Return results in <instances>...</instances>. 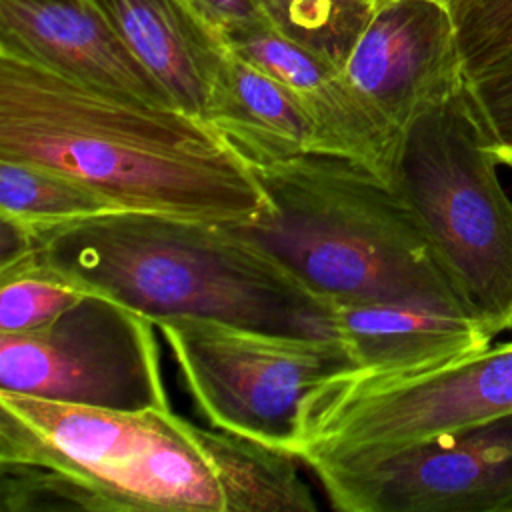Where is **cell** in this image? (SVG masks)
Masks as SVG:
<instances>
[{
	"mask_svg": "<svg viewBox=\"0 0 512 512\" xmlns=\"http://www.w3.org/2000/svg\"><path fill=\"white\" fill-rule=\"evenodd\" d=\"M156 328L212 428L288 452L306 394L358 370L338 336L276 334L212 318H164Z\"/></svg>",
	"mask_w": 512,
	"mask_h": 512,
	"instance_id": "obj_7",
	"label": "cell"
},
{
	"mask_svg": "<svg viewBox=\"0 0 512 512\" xmlns=\"http://www.w3.org/2000/svg\"><path fill=\"white\" fill-rule=\"evenodd\" d=\"M206 122L248 164L316 152V126L298 96L236 52Z\"/></svg>",
	"mask_w": 512,
	"mask_h": 512,
	"instance_id": "obj_15",
	"label": "cell"
},
{
	"mask_svg": "<svg viewBox=\"0 0 512 512\" xmlns=\"http://www.w3.org/2000/svg\"><path fill=\"white\" fill-rule=\"evenodd\" d=\"M506 414H512V342L416 374H336L302 400L292 452L314 474L360 468Z\"/></svg>",
	"mask_w": 512,
	"mask_h": 512,
	"instance_id": "obj_6",
	"label": "cell"
},
{
	"mask_svg": "<svg viewBox=\"0 0 512 512\" xmlns=\"http://www.w3.org/2000/svg\"><path fill=\"white\" fill-rule=\"evenodd\" d=\"M466 84L496 158L512 154V52Z\"/></svg>",
	"mask_w": 512,
	"mask_h": 512,
	"instance_id": "obj_21",
	"label": "cell"
},
{
	"mask_svg": "<svg viewBox=\"0 0 512 512\" xmlns=\"http://www.w3.org/2000/svg\"><path fill=\"white\" fill-rule=\"evenodd\" d=\"M86 294L38 252L0 266V332L44 326Z\"/></svg>",
	"mask_w": 512,
	"mask_h": 512,
	"instance_id": "obj_18",
	"label": "cell"
},
{
	"mask_svg": "<svg viewBox=\"0 0 512 512\" xmlns=\"http://www.w3.org/2000/svg\"><path fill=\"white\" fill-rule=\"evenodd\" d=\"M172 104L208 120L224 84L230 46L196 0H94Z\"/></svg>",
	"mask_w": 512,
	"mask_h": 512,
	"instance_id": "obj_13",
	"label": "cell"
},
{
	"mask_svg": "<svg viewBox=\"0 0 512 512\" xmlns=\"http://www.w3.org/2000/svg\"><path fill=\"white\" fill-rule=\"evenodd\" d=\"M498 162L504 164V166H508V168H512V154H502V156H498Z\"/></svg>",
	"mask_w": 512,
	"mask_h": 512,
	"instance_id": "obj_23",
	"label": "cell"
},
{
	"mask_svg": "<svg viewBox=\"0 0 512 512\" xmlns=\"http://www.w3.org/2000/svg\"><path fill=\"white\" fill-rule=\"evenodd\" d=\"M446 6L466 78L512 52V0H446Z\"/></svg>",
	"mask_w": 512,
	"mask_h": 512,
	"instance_id": "obj_19",
	"label": "cell"
},
{
	"mask_svg": "<svg viewBox=\"0 0 512 512\" xmlns=\"http://www.w3.org/2000/svg\"><path fill=\"white\" fill-rule=\"evenodd\" d=\"M334 334L356 368L376 376L432 370L480 352L492 340L474 316L402 304L338 306Z\"/></svg>",
	"mask_w": 512,
	"mask_h": 512,
	"instance_id": "obj_14",
	"label": "cell"
},
{
	"mask_svg": "<svg viewBox=\"0 0 512 512\" xmlns=\"http://www.w3.org/2000/svg\"><path fill=\"white\" fill-rule=\"evenodd\" d=\"M352 2H356L358 6H366V4H368V2H372V0H352ZM440 2H444V4H446V0H440Z\"/></svg>",
	"mask_w": 512,
	"mask_h": 512,
	"instance_id": "obj_24",
	"label": "cell"
},
{
	"mask_svg": "<svg viewBox=\"0 0 512 512\" xmlns=\"http://www.w3.org/2000/svg\"><path fill=\"white\" fill-rule=\"evenodd\" d=\"M38 254L84 290L154 324L212 318L276 334L336 336V306L228 224L112 210L42 236Z\"/></svg>",
	"mask_w": 512,
	"mask_h": 512,
	"instance_id": "obj_2",
	"label": "cell"
},
{
	"mask_svg": "<svg viewBox=\"0 0 512 512\" xmlns=\"http://www.w3.org/2000/svg\"><path fill=\"white\" fill-rule=\"evenodd\" d=\"M274 6L282 32L338 64L364 8L352 0H274Z\"/></svg>",
	"mask_w": 512,
	"mask_h": 512,
	"instance_id": "obj_20",
	"label": "cell"
},
{
	"mask_svg": "<svg viewBox=\"0 0 512 512\" xmlns=\"http://www.w3.org/2000/svg\"><path fill=\"white\" fill-rule=\"evenodd\" d=\"M156 324L88 292L44 326L0 332V390L94 408L166 410Z\"/></svg>",
	"mask_w": 512,
	"mask_h": 512,
	"instance_id": "obj_8",
	"label": "cell"
},
{
	"mask_svg": "<svg viewBox=\"0 0 512 512\" xmlns=\"http://www.w3.org/2000/svg\"><path fill=\"white\" fill-rule=\"evenodd\" d=\"M498 166L464 82L402 130L392 184L492 336L512 328V200Z\"/></svg>",
	"mask_w": 512,
	"mask_h": 512,
	"instance_id": "obj_4",
	"label": "cell"
},
{
	"mask_svg": "<svg viewBox=\"0 0 512 512\" xmlns=\"http://www.w3.org/2000/svg\"><path fill=\"white\" fill-rule=\"evenodd\" d=\"M0 160L66 172L122 210L240 224L268 204L250 164L208 122L6 52Z\"/></svg>",
	"mask_w": 512,
	"mask_h": 512,
	"instance_id": "obj_1",
	"label": "cell"
},
{
	"mask_svg": "<svg viewBox=\"0 0 512 512\" xmlns=\"http://www.w3.org/2000/svg\"><path fill=\"white\" fill-rule=\"evenodd\" d=\"M316 478L342 512H512V414Z\"/></svg>",
	"mask_w": 512,
	"mask_h": 512,
	"instance_id": "obj_9",
	"label": "cell"
},
{
	"mask_svg": "<svg viewBox=\"0 0 512 512\" xmlns=\"http://www.w3.org/2000/svg\"><path fill=\"white\" fill-rule=\"evenodd\" d=\"M112 210L122 208L66 172L20 160H0V216L26 228L36 242Z\"/></svg>",
	"mask_w": 512,
	"mask_h": 512,
	"instance_id": "obj_17",
	"label": "cell"
},
{
	"mask_svg": "<svg viewBox=\"0 0 512 512\" xmlns=\"http://www.w3.org/2000/svg\"><path fill=\"white\" fill-rule=\"evenodd\" d=\"M266 208L228 224L332 306L402 304L476 314L400 192L338 156L250 164Z\"/></svg>",
	"mask_w": 512,
	"mask_h": 512,
	"instance_id": "obj_3",
	"label": "cell"
},
{
	"mask_svg": "<svg viewBox=\"0 0 512 512\" xmlns=\"http://www.w3.org/2000/svg\"><path fill=\"white\" fill-rule=\"evenodd\" d=\"M226 36L276 24L274 0H196Z\"/></svg>",
	"mask_w": 512,
	"mask_h": 512,
	"instance_id": "obj_22",
	"label": "cell"
},
{
	"mask_svg": "<svg viewBox=\"0 0 512 512\" xmlns=\"http://www.w3.org/2000/svg\"><path fill=\"white\" fill-rule=\"evenodd\" d=\"M340 66L400 132L466 82L454 22L440 0L368 2Z\"/></svg>",
	"mask_w": 512,
	"mask_h": 512,
	"instance_id": "obj_10",
	"label": "cell"
},
{
	"mask_svg": "<svg viewBox=\"0 0 512 512\" xmlns=\"http://www.w3.org/2000/svg\"><path fill=\"white\" fill-rule=\"evenodd\" d=\"M192 432L218 480L224 512H316L318 502L300 472V458L228 430L192 422Z\"/></svg>",
	"mask_w": 512,
	"mask_h": 512,
	"instance_id": "obj_16",
	"label": "cell"
},
{
	"mask_svg": "<svg viewBox=\"0 0 512 512\" xmlns=\"http://www.w3.org/2000/svg\"><path fill=\"white\" fill-rule=\"evenodd\" d=\"M0 454L54 464L102 512H224L192 422L172 408L124 412L0 390Z\"/></svg>",
	"mask_w": 512,
	"mask_h": 512,
	"instance_id": "obj_5",
	"label": "cell"
},
{
	"mask_svg": "<svg viewBox=\"0 0 512 512\" xmlns=\"http://www.w3.org/2000/svg\"><path fill=\"white\" fill-rule=\"evenodd\" d=\"M232 52L284 82L316 126V154L346 158L394 184L402 132L348 80L338 60L318 52L276 24L226 36Z\"/></svg>",
	"mask_w": 512,
	"mask_h": 512,
	"instance_id": "obj_11",
	"label": "cell"
},
{
	"mask_svg": "<svg viewBox=\"0 0 512 512\" xmlns=\"http://www.w3.org/2000/svg\"><path fill=\"white\" fill-rule=\"evenodd\" d=\"M0 52L88 86L174 106L94 0H0Z\"/></svg>",
	"mask_w": 512,
	"mask_h": 512,
	"instance_id": "obj_12",
	"label": "cell"
}]
</instances>
